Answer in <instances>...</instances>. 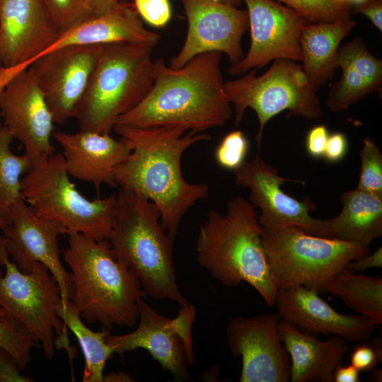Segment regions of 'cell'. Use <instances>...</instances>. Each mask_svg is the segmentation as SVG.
<instances>
[{
    "instance_id": "d6a6232c",
    "label": "cell",
    "mask_w": 382,
    "mask_h": 382,
    "mask_svg": "<svg viewBox=\"0 0 382 382\" xmlns=\"http://www.w3.org/2000/svg\"><path fill=\"white\" fill-rule=\"evenodd\" d=\"M360 158L361 169L356 189L382 197V154L372 139H364Z\"/></svg>"
},
{
    "instance_id": "52a82bcc",
    "label": "cell",
    "mask_w": 382,
    "mask_h": 382,
    "mask_svg": "<svg viewBox=\"0 0 382 382\" xmlns=\"http://www.w3.org/2000/svg\"><path fill=\"white\" fill-rule=\"evenodd\" d=\"M21 196L35 214L61 224L68 235L109 240L116 195L89 199L70 180L62 153L32 165L21 180Z\"/></svg>"
},
{
    "instance_id": "4fadbf2b",
    "label": "cell",
    "mask_w": 382,
    "mask_h": 382,
    "mask_svg": "<svg viewBox=\"0 0 382 382\" xmlns=\"http://www.w3.org/2000/svg\"><path fill=\"white\" fill-rule=\"evenodd\" d=\"M0 117L13 139L23 146L31 166L54 153L53 117L28 69L11 74L0 84Z\"/></svg>"
},
{
    "instance_id": "6da1fadb",
    "label": "cell",
    "mask_w": 382,
    "mask_h": 382,
    "mask_svg": "<svg viewBox=\"0 0 382 382\" xmlns=\"http://www.w3.org/2000/svg\"><path fill=\"white\" fill-rule=\"evenodd\" d=\"M113 130L129 140L132 150L114 169L117 187L137 192L153 202L161 213L160 222L175 240L180 221L195 202L207 199L209 187L183 178L181 158L193 144L210 139L202 133L180 127H138L115 125Z\"/></svg>"
},
{
    "instance_id": "d4e9b609",
    "label": "cell",
    "mask_w": 382,
    "mask_h": 382,
    "mask_svg": "<svg viewBox=\"0 0 382 382\" xmlns=\"http://www.w3.org/2000/svg\"><path fill=\"white\" fill-rule=\"evenodd\" d=\"M342 208L328 219L330 238L369 246L382 236V197L356 188L340 196Z\"/></svg>"
},
{
    "instance_id": "f35d334b",
    "label": "cell",
    "mask_w": 382,
    "mask_h": 382,
    "mask_svg": "<svg viewBox=\"0 0 382 382\" xmlns=\"http://www.w3.org/2000/svg\"><path fill=\"white\" fill-rule=\"evenodd\" d=\"M11 355L0 347V382H33L34 380L21 374Z\"/></svg>"
},
{
    "instance_id": "ab89813d",
    "label": "cell",
    "mask_w": 382,
    "mask_h": 382,
    "mask_svg": "<svg viewBox=\"0 0 382 382\" xmlns=\"http://www.w3.org/2000/svg\"><path fill=\"white\" fill-rule=\"evenodd\" d=\"M348 141L342 132H335L329 135L323 158L330 163L342 161L347 154Z\"/></svg>"
},
{
    "instance_id": "cb8c5ba5",
    "label": "cell",
    "mask_w": 382,
    "mask_h": 382,
    "mask_svg": "<svg viewBox=\"0 0 382 382\" xmlns=\"http://www.w3.org/2000/svg\"><path fill=\"white\" fill-rule=\"evenodd\" d=\"M356 26L351 18L335 22L309 23L300 35L302 69L318 89L330 81L339 68L341 42Z\"/></svg>"
},
{
    "instance_id": "d6986e66",
    "label": "cell",
    "mask_w": 382,
    "mask_h": 382,
    "mask_svg": "<svg viewBox=\"0 0 382 382\" xmlns=\"http://www.w3.org/2000/svg\"><path fill=\"white\" fill-rule=\"evenodd\" d=\"M59 35L43 0H0V83L26 69Z\"/></svg>"
},
{
    "instance_id": "f907efd6",
    "label": "cell",
    "mask_w": 382,
    "mask_h": 382,
    "mask_svg": "<svg viewBox=\"0 0 382 382\" xmlns=\"http://www.w3.org/2000/svg\"><path fill=\"white\" fill-rule=\"evenodd\" d=\"M7 314L0 308V320H1Z\"/></svg>"
},
{
    "instance_id": "ee69618b",
    "label": "cell",
    "mask_w": 382,
    "mask_h": 382,
    "mask_svg": "<svg viewBox=\"0 0 382 382\" xmlns=\"http://www.w3.org/2000/svg\"><path fill=\"white\" fill-rule=\"evenodd\" d=\"M359 371L352 364L337 366L332 374L334 382H359Z\"/></svg>"
},
{
    "instance_id": "1f68e13d",
    "label": "cell",
    "mask_w": 382,
    "mask_h": 382,
    "mask_svg": "<svg viewBox=\"0 0 382 382\" xmlns=\"http://www.w3.org/2000/svg\"><path fill=\"white\" fill-rule=\"evenodd\" d=\"M303 15L311 23L351 18L353 4L337 0H275Z\"/></svg>"
},
{
    "instance_id": "3957f363",
    "label": "cell",
    "mask_w": 382,
    "mask_h": 382,
    "mask_svg": "<svg viewBox=\"0 0 382 382\" xmlns=\"http://www.w3.org/2000/svg\"><path fill=\"white\" fill-rule=\"evenodd\" d=\"M68 236L62 257L74 285L70 301L81 319L109 330L114 325L133 327L138 301L146 296L138 278L115 256L108 240Z\"/></svg>"
},
{
    "instance_id": "60d3db41",
    "label": "cell",
    "mask_w": 382,
    "mask_h": 382,
    "mask_svg": "<svg viewBox=\"0 0 382 382\" xmlns=\"http://www.w3.org/2000/svg\"><path fill=\"white\" fill-rule=\"evenodd\" d=\"M352 13L364 15L382 31V0H365L352 8Z\"/></svg>"
},
{
    "instance_id": "74e56055",
    "label": "cell",
    "mask_w": 382,
    "mask_h": 382,
    "mask_svg": "<svg viewBox=\"0 0 382 382\" xmlns=\"http://www.w3.org/2000/svg\"><path fill=\"white\" fill-rule=\"evenodd\" d=\"M329 132L324 125L312 127L306 138V150L308 154L316 158H323Z\"/></svg>"
},
{
    "instance_id": "e0dca14e",
    "label": "cell",
    "mask_w": 382,
    "mask_h": 382,
    "mask_svg": "<svg viewBox=\"0 0 382 382\" xmlns=\"http://www.w3.org/2000/svg\"><path fill=\"white\" fill-rule=\"evenodd\" d=\"M247 7L250 46L248 52L228 69L238 76L271 61H301L300 35L311 23L296 11L275 0H242Z\"/></svg>"
},
{
    "instance_id": "44dd1931",
    "label": "cell",
    "mask_w": 382,
    "mask_h": 382,
    "mask_svg": "<svg viewBox=\"0 0 382 382\" xmlns=\"http://www.w3.org/2000/svg\"><path fill=\"white\" fill-rule=\"evenodd\" d=\"M52 137L62 149L70 178L91 183L97 190L103 185L117 187L114 169L131 153L129 140L81 129L74 133L54 132Z\"/></svg>"
},
{
    "instance_id": "7402d4cb",
    "label": "cell",
    "mask_w": 382,
    "mask_h": 382,
    "mask_svg": "<svg viewBox=\"0 0 382 382\" xmlns=\"http://www.w3.org/2000/svg\"><path fill=\"white\" fill-rule=\"evenodd\" d=\"M159 40L158 33L146 28L132 4L121 0L105 13L86 19L60 33L41 55L67 46L129 42L154 47Z\"/></svg>"
},
{
    "instance_id": "ba28073f",
    "label": "cell",
    "mask_w": 382,
    "mask_h": 382,
    "mask_svg": "<svg viewBox=\"0 0 382 382\" xmlns=\"http://www.w3.org/2000/svg\"><path fill=\"white\" fill-rule=\"evenodd\" d=\"M262 239L277 290L301 285L318 291L349 261L370 253L369 246L311 235L294 226L263 228Z\"/></svg>"
},
{
    "instance_id": "2e32d148",
    "label": "cell",
    "mask_w": 382,
    "mask_h": 382,
    "mask_svg": "<svg viewBox=\"0 0 382 382\" xmlns=\"http://www.w3.org/2000/svg\"><path fill=\"white\" fill-rule=\"evenodd\" d=\"M277 313L237 316L226 326L231 354L242 361L241 382H289L291 361L282 343Z\"/></svg>"
},
{
    "instance_id": "f546056e",
    "label": "cell",
    "mask_w": 382,
    "mask_h": 382,
    "mask_svg": "<svg viewBox=\"0 0 382 382\" xmlns=\"http://www.w3.org/2000/svg\"><path fill=\"white\" fill-rule=\"evenodd\" d=\"M338 59L348 63L373 92L381 93L382 60L369 51L362 39L355 37L340 47Z\"/></svg>"
},
{
    "instance_id": "277c9868",
    "label": "cell",
    "mask_w": 382,
    "mask_h": 382,
    "mask_svg": "<svg viewBox=\"0 0 382 382\" xmlns=\"http://www.w3.org/2000/svg\"><path fill=\"white\" fill-rule=\"evenodd\" d=\"M262 233L255 207L242 197L233 198L224 214L212 209L201 225L197 261L223 285L246 282L267 306H274L277 289L267 262Z\"/></svg>"
},
{
    "instance_id": "7a4b0ae2",
    "label": "cell",
    "mask_w": 382,
    "mask_h": 382,
    "mask_svg": "<svg viewBox=\"0 0 382 382\" xmlns=\"http://www.w3.org/2000/svg\"><path fill=\"white\" fill-rule=\"evenodd\" d=\"M222 53L207 52L183 66L154 62V81L134 108L115 125L138 127L176 126L195 133L224 125L231 117L221 71Z\"/></svg>"
},
{
    "instance_id": "7c38bea8",
    "label": "cell",
    "mask_w": 382,
    "mask_h": 382,
    "mask_svg": "<svg viewBox=\"0 0 382 382\" xmlns=\"http://www.w3.org/2000/svg\"><path fill=\"white\" fill-rule=\"evenodd\" d=\"M238 186L250 189V202L260 210V224L264 229L298 227L311 235L330 238L328 219H316L310 212L316 204L309 199L298 200L286 194V182H300L279 175L278 170L257 155L233 170Z\"/></svg>"
},
{
    "instance_id": "9a60e30c",
    "label": "cell",
    "mask_w": 382,
    "mask_h": 382,
    "mask_svg": "<svg viewBox=\"0 0 382 382\" xmlns=\"http://www.w3.org/2000/svg\"><path fill=\"white\" fill-rule=\"evenodd\" d=\"M2 231L5 249L18 268L29 273L36 262L43 264L57 282L62 301H70L73 282L60 260L58 247L59 237L68 235L66 228L38 217L21 199L12 206L8 224Z\"/></svg>"
},
{
    "instance_id": "8d00e7d4",
    "label": "cell",
    "mask_w": 382,
    "mask_h": 382,
    "mask_svg": "<svg viewBox=\"0 0 382 382\" xmlns=\"http://www.w3.org/2000/svg\"><path fill=\"white\" fill-rule=\"evenodd\" d=\"M381 361L382 354L370 342H362L354 347L351 354V364L359 371H371Z\"/></svg>"
},
{
    "instance_id": "9c48e42d",
    "label": "cell",
    "mask_w": 382,
    "mask_h": 382,
    "mask_svg": "<svg viewBox=\"0 0 382 382\" xmlns=\"http://www.w3.org/2000/svg\"><path fill=\"white\" fill-rule=\"evenodd\" d=\"M0 308L18 320L28 331L45 357L52 359L55 349L66 350L70 360L67 328L57 311L62 303L57 282L48 268L36 262L29 273L21 272L10 260L0 237Z\"/></svg>"
},
{
    "instance_id": "7bdbcfd3",
    "label": "cell",
    "mask_w": 382,
    "mask_h": 382,
    "mask_svg": "<svg viewBox=\"0 0 382 382\" xmlns=\"http://www.w3.org/2000/svg\"><path fill=\"white\" fill-rule=\"evenodd\" d=\"M120 1L121 0H85V8L87 18H94L105 13Z\"/></svg>"
},
{
    "instance_id": "d590c367",
    "label": "cell",
    "mask_w": 382,
    "mask_h": 382,
    "mask_svg": "<svg viewBox=\"0 0 382 382\" xmlns=\"http://www.w3.org/2000/svg\"><path fill=\"white\" fill-rule=\"evenodd\" d=\"M130 1L141 19L153 27H164L171 18L169 0Z\"/></svg>"
},
{
    "instance_id": "f1b7e54d",
    "label": "cell",
    "mask_w": 382,
    "mask_h": 382,
    "mask_svg": "<svg viewBox=\"0 0 382 382\" xmlns=\"http://www.w3.org/2000/svg\"><path fill=\"white\" fill-rule=\"evenodd\" d=\"M338 64L342 70V76L333 83L326 99L327 106L335 112L347 110L373 92L348 63L338 59Z\"/></svg>"
},
{
    "instance_id": "8fae6325",
    "label": "cell",
    "mask_w": 382,
    "mask_h": 382,
    "mask_svg": "<svg viewBox=\"0 0 382 382\" xmlns=\"http://www.w3.org/2000/svg\"><path fill=\"white\" fill-rule=\"evenodd\" d=\"M139 325L132 332L106 337L114 354L121 357L126 353L142 348L149 352L174 379L191 378L188 368L194 363L191 329L196 309L190 302L180 306L175 318L158 313L141 298L138 301Z\"/></svg>"
},
{
    "instance_id": "ac0fdd59",
    "label": "cell",
    "mask_w": 382,
    "mask_h": 382,
    "mask_svg": "<svg viewBox=\"0 0 382 382\" xmlns=\"http://www.w3.org/2000/svg\"><path fill=\"white\" fill-rule=\"evenodd\" d=\"M181 1L187 19V32L170 67L179 69L194 57L207 52L226 54L231 65L244 57L241 38L248 28L246 10L215 0Z\"/></svg>"
},
{
    "instance_id": "f6af8a7d",
    "label": "cell",
    "mask_w": 382,
    "mask_h": 382,
    "mask_svg": "<svg viewBox=\"0 0 382 382\" xmlns=\"http://www.w3.org/2000/svg\"><path fill=\"white\" fill-rule=\"evenodd\" d=\"M103 381L110 382H125V381H134V380L125 372H110L107 375H104Z\"/></svg>"
},
{
    "instance_id": "681fc988",
    "label": "cell",
    "mask_w": 382,
    "mask_h": 382,
    "mask_svg": "<svg viewBox=\"0 0 382 382\" xmlns=\"http://www.w3.org/2000/svg\"><path fill=\"white\" fill-rule=\"evenodd\" d=\"M347 1L350 2L352 4H354L355 5H357L364 2L365 0H347Z\"/></svg>"
},
{
    "instance_id": "ffe728a7",
    "label": "cell",
    "mask_w": 382,
    "mask_h": 382,
    "mask_svg": "<svg viewBox=\"0 0 382 382\" xmlns=\"http://www.w3.org/2000/svg\"><path fill=\"white\" fill-rule=\"evenodd\" d=\"M274 306L280 319L313 335H337L347 342L369 340L378 326L359 314H342L313 288L301 285L277 290Z\"/></svg>"
},
{
    "instance_id": "4dcf8cb0",
    "label": "cell",
    "mask_w": 382,
    "mask_h": 382,
    "mask_svg": "<svg viewBox=\"0 0 382 382\" xmlns=\"http://www.w3.org/2000/svg\"><path fill=\"white\" fill-rule=\"evenodd\" d=\"M35 347H40L18 320L8 315L0 320V347L11 355L21 370L31 362V350Z\"/></svg>"
},
{
    "instance_id": "7dc6e473",
    "label": "cell",
    "mask_w": 382,
    "mask_h": 382,
    "mask_svg": "<svg viewBox=\"0 0 382 382\" xmlns=\"http://www.w3.org/2000/svg\"><path fill=\"white\" fill-rule=\"evenodd\" d=\"M225 4L237 6L240 4L242 0H215Z\"/></svg>"
},
{
    "instance_id": "30bf717a",
    "label": "cell",
    "mask_w": 382,
    "mask_h": 382,
    "mask_svg": "<svg viewBox=\"0 0 382 382\" xmlns=\"http://www.w3.org/2000/svg\"><path fill=\"white\" fill-rule=\"evenodd\" d=\"M317 90L296 62L280 59L262 75L251 69L243 76L224 82V91L233 105L235 126L248 108L257 114L259 127L255 142L260 154L262 134L268 121L284 110L287 117L316 120L323 112Z\"/></svg>"
},
{
    "instance_id": "484cf974",
    "label": "cell",
    "mask_w": 382,
    "mask_h": 382,
    "mask_svg": "<svg viewBox=\"0 0 382 382\" xmlns=\"http://www.w3.org/2000/svg\"><path fill=\"white\" fill-rule=\"evenodd\" d=\"M318 292L330 293L349 308L377 325L382 324V279L342 269L321 286Z\"/></svg>"
},
{
    "instance_id": "816d5d0a",
    "label": "cell",
    "mask_w": 382,
    "mask_h": 382,
    "mask_svg": "<svg viewBox=\"0 0 382 382\" xmlns=\"http://www.w3.org/2000/svg\"><path fill=\"white\" fill-rule=\"evenodd\" d=\"M4 67H3V65H2V62H1V53H0V74H1L2 71L4 70Z\"/></svg>"
},
{
    "instance_id": "8992f818",
    "label": "cell",
    "mask_w": 382,
    "mask_h": 382,
    "mask_svg": "<svg viewBox=\"0 0 382 382\" xmlns=\"http://www.w3.org/2000/svg\"><path fill=\"white\" fill-rule=\"evenodd\" d=\"M153 48L129 42L102 45L74 116L81 130L110 134L117 119L141 102L154 81Z\"/></svg>"
},
{
    "instance_id": "5b68a950",
    "label": "cell",
    "mask_w": 382,
    "mask_h": 382,
    "mask_svg": "<svg viewBox=\"0 0 382 382\" xmlns=\"http://www.w3.org/2000/svg\"><path fill=\"white\" fill-rule=\"evenodd\" d=\"M158 207L141 194L119 189L109 243L115 256L138 278L146 296L180 306L190 301L176 280L173 240L163 228Z\"/></svg>"
},
{
    "instance_id": "e575fe53",
    "label": "cell",
    "mask_w": 382,
    "mask_h": 382,
    "mask_svg": "<svg viewBox=\"0 0 382 382\" xmlns=\"http://www.w3.org/2000/svg\"><path fill=\"white\" fill-rule=\"evenodd\" d=\"M59 34L87 19L85 0H43Z\"/></svg>"
},
{
    "instance_id": "5bb4252c",
    "label": "cell",
    "mask_w": 382,
    "mask_h": 382,
    "mask_svg": "<svg viewBox=\"0 0 382 382\" xmlns=\"http://www.w3.org/2000/svg\"><path fill=\"white\" fill-rule=\"evenodd\" d=\"M102 45L67 46L50 51L26 68L51 111L54 124L74 117Z\"/></svg>"
},
{
    "instance_id": "4316f807",
    "label": "cell",
    "mask_w": 382,
    "mask_h": 382,
    "mask_svg": "<svg viewBox=\"0 0 382 382\" xmlns=\"http://www.w3.org/2000/svg\"><path fill=\"white\" fill-rule=\"evenodd\" d=\"M59 317L76 336L83 354L85 364L83 382H103V370L107 361L114 354L110 345L106 342L109 330L95 332L86 327L71 301L61 303Z\"/></svg>"
},
{
    "instance_id": "836d02e7",
    "label": "cell",
    "mask_w": 382,
    "mask_h": 382,
    "mask_svg": "<svg viewBox=\"0 0 382 382\" xmlns=\"http://www.w3.org/2000/svg\"><path fill=\"white\" fill-rule=\"evenodd\" d=\"M249 144L241 130L227 134L221 140L215 152L218 164L224 169L234 170L245 161Z\"/></svg>"
},
{
    "instance_id": "f5cc1de1",
    "label": "cell",
    "mask_w": 382,
    "mask_h": 382,
    "mask_svg": "<svg viewBox=\"0 0 382 382\" xmlns=\"http://www.w3.org/2000/svg\"><path fill=\"white\" fill-rule=\"evenodd\" d=\"M337 1H347V0H337Z\"/></svg>"
},
{
    "instance_id": "c3c4849f",
    "label": "cell",
    "mask_w": 382,
    "mask_h": 382,
    "mask_svg": "<svg viewBox=\"0 0 382 382\" xmlns=\"http://www.w3.org/2000/svg\"><path fill=\"white\" fill-rule=\"evenodd\" d=\"M8 221L0 214V231L8 224Z\"/></svg>"
},
{
    "instance_id": "bcb514c9",
    "label": "cell",
    "mask_w": 382,
    "mask_h": 382,
    "mask_svg": "<svg viewBox=\"0 0 382 382\" xmlns=\"http://www.w3.org/2000/svg\"><path fill=\"white\" fill-rule=\"evenodd\" d=\"M373 373L371 375V379L374 381H381L382 378V372L381 369H373Z\"/></svg>"
},
{
    "instance_id": "b9f144b4",
    "label": "cell",
    "mask_w": 382,
    "mask_h": 382,
    "mask_svg": "<svg viewBox=\"0 0 382 382\" xmlns=\"http://www.w3.org/2000/svg\"><path fill=\"white\" fill-rule=\"evenodd\" d=\"M382 267V248H378L373 253H368L349 261L344 269L352 272H360L369 268Z\"/></svg>"
},
{
    "instance_id": "603a6c76",
    "label": "cell",
    "mask_w": 382,
    "mask_h": 382,
    "mask_svg": "<svg viewBox=\"0 0 382 382\" xmlns=\"http://www.w3.org/2000/svg\"><path fill=\"white\" fill-rule=\"evenodd\" d=\"M278 332L290 357L289 382H333V371L349 350L346 340L330 335L320 340L282 319Z\"/></svg>"
},
{
    "instance_id": "83f0119b",
    "label": "cell",
    "mask_w": 382,
    "mask_h": 382,
    "mask_svg": "<svg viewBox=\"0 0 382 382\" xmlns=\"http://www.w3.org/2000/svg\"><path fill=\"white\" fill-rule=\"evenodd\" d=\"M10 132L0 122V214L8 221L13 204L23 199L21 180L31 167L28 156L13 153Z\"/></svg>"
}]
</instances>
